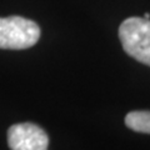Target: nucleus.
I'll return each mask as SVG.
<instances>
[{"label": "nucleus", "mask_w": 150, "mask_h": 150, "mask_svg": "<svg viewBox=\"0 0 150 150\" xmlns=\"http://www.w3.org/2000/svg\"><path fill=\"white\" fill-rule=\"evenodd\" d=\"M119 39L129 56L150 67V19H125L119 26Z\"/></svg>", "instance_id": "nucleus-1"}, {"label": "nucleus", "mask_w": 150, "mask_h": 150, "mask_svg": "<svg viewBox=\"0 0 150 150\" xmlns=\"http://www.w3.org/2000/svg\"><path fill=\"white\" fill-rule=\"evenodd\" d=\"M40 38L35 21L23 16L0 18V49L24 50L34 46Z\"/></svg>", "instance_id": "nucleus-2"}, {"label": "nucleus", "mask_w": 150, "mask_h": 150, "mask_svg": "<svg viewBox=\"0 0 150 150\" xmlns=\"http://www.w3.org/2000/svg\"><path fill=\"white\" fill-rule=\"evenodd\" d=\"M8 144L10 150H48L49 137L39 125L20 123L9 128Z\"/></svg>", "instance_id": "nucleus-3"}, {"label": "nucleus", "mask_w": 150, "mask_h": 150, "mask_svg": "<svg viewBox=\"0 0 150 150\" xmlns=\"http://www.w3.org/2000/svg\"><path fill=\"white\" fill-rule=\"evenodd\" d=\"M125 125L137 133L150 134V110L128 112L125 116Z\"/></svg>", "instance_id": "nucleus-4"}, {"label": "nucleus", "mask_w": 150, "mask_h": 150, "mask_svg": "<svg viewBox=\"0 0 150 150\" xmlns=\"http://www.w3.org/2000/svg\"><path fill=\"white\" fill-rule=\"evenodd\" d=\"M144 18H145V19H150V14H149V13H145Z\"/></svg>", "instance_id": "nucleus-5"}]
</instances>
